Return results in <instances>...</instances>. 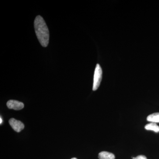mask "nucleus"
<instances>
[{
    "label": "nucleus",
    "mask_w": 159,
    "mask_h": 159,
    "mask_svg": "<svg viewBox=\"0 0 159 159\" xmlns=\"http://www.w3.org/2000/svg\"><path fill=\"white\" fill-rule=\"evenodd\" d=\"M35 33L40 43L43 47H47L49 44V31L44 20L40 16H38L34 21Z\"/></svg>",
    "instance_id": "1"
},
{
    "label": "nucleus",
    "mask_w": 159,
    "mask_h": 159,
    "mask_svg": "<svg viewBox=\"0 0 159 159\" xmlns=\"http://www.w3.org/2000/svg\"><path fill=\"white\" fill-rule=\"evenodd\" d=\"M102 78V70L100 65L97 64L94 73L93 89L97 90L99 87Z\"/></svg>",
    "instance_id": "2"
},
{
    "label": "nucleus",
    "mask_w": 159,
    "mask_h": 159,
    "mask_svg": "<svg viewBox=\"0 0 159 159\" xmlns=\"http://www.w3.org/2000/svg\"><path fill=\"white\" fill-rule=\"evenodd\" d=\"M9 123L11 127L16 131L20 132L23 130L25 127V125L21 121H18L14 118L9 119Z\"/></svg>",
    "instance_id": "3"
},
{
    "label": "nucleus",
    "mask_w": 159,
    "mask_h": 159,
    "mask_svg": "<svg viewBox=\"0 0 159 159\" xmlns=\"http://www.w3.org/2000/svg\"><path fill=\"white\" fill-rule=\"evenodd\" d=\"M8 108L15 110H20L24 107V104L23 102L15 100H9L7 102Z\"/></svg>",
    "instance_id": "4"
},
{
    "label": "nucleus",
    "mask_w": 159,
    "mask_h": 159,
    "mask_svg": "<svg viewBox=\"0 0 159 159\" xmlns=\"http://www.w3.org/2000/svg\"><path fill=\"white\" fill-rule=\"evenodd\" d=\"M99 159H115V156L113 154L106 151H102L99 154Z\"/></svg>",
    "instance_id": "5"
},
{
    "label": "nucleus",
    "mask_w": 159,
    "mask_h": 159,
    "mask_svg": "<svg viewBox=\"0 0 159 159\" xmlns=\"http://www.w3.org/2000/svg\"><path fill=\"white\" fill-rule=\"evenodd\" d=\"M145 128L146 130H152L156 133L159 132V126L155 122H151L145 125Z\"/></svg>",
    "instance_id": "6"
},
{
    "label": "nucleus",
    "mask_w": 159,
    "mask_h": 159,
    "mask_svg": "<svg viewBox=\"0 0 159 159\" xmlns=\"http://www.w3.org/2000/svg\"><path fill=\"white\" fill-rule=\"evenodd\" d=\"M147 120L151 122L159 123V112L154 113L149 115L147 117Z\"/></svg>",
    "instance_id": "7"
},
{
    "label": "nucleus",
    "mask_w": 159,
    "mask_h": 159,
    "mask_svg": "<svg viewBox=\"0 0 159 159\" xmlns=\"http://www.w3.org/2000/svg\"><path fill=\"white\" fill-rule=\"evenodd\" d=\"M134 159H147V158L145 156L139 155L135 157Z\"/></svg>",
    "instance_id": "8"
},
{
    "label": "nucleus",
    "mask_w": 159,
    "mask_h": 159,
    "mask_svg": "<svg viewBox=\"0 0 159 159\" xmlns=\"http://www.w3.org/2000/svg\"><path fill=\"white\" fill-rule=\"evenodd\" d=\"M0 120H1V121H0V123H1V124H2V123L3 120L2 119V118H0Z\"/></svg>",
    "instance_id": "9"
},
{
    "label": "nucleus",
    "mask_w": 159,
    "mask_h": 159,
    "mask_svg": "<svg viewBox=\"0 0 159 159\" xmlns=\"http://www.w3.org/2000/svg\"><path fill=\"white\" fill-rule=\"evenodd\" d=\"M71 159H77L76 158H73Z\"/></svg>",
    "instance_id": "10"
}]
</instances>
